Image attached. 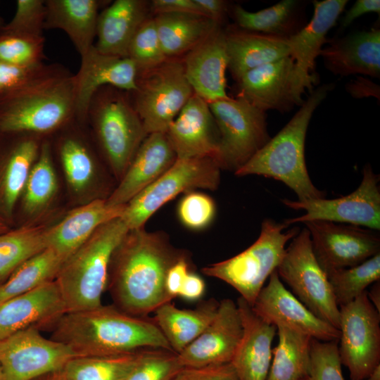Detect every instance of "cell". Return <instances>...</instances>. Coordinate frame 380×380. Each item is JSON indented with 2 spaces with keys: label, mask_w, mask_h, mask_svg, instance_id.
<instances>
[{
  "label": "cell",
  "mask_w": 380,
  "mask_h": 380,
  "mask_svg": "<svg viewBox=\"0 0 380 380\" xmlns=\"http://www.w3.org/2000/svg\"><path fill=\"white\" fill-rule=\"evenodd\" d=\"M236 82V97L244 99L264 112H288L304 102L296 91L294 61L291 56L251 70Z\"/></svg>",
  "instance_id": "18"
},
{
  "label": "cell",
  "mask_w": 380,
  "mask_h": 380,
  "mask_svg": "<svg viewBox=\"0 0 380 380\" xmlns=\"http://www.w3.org/2000/svg\"><path fill=\"white\" fill-rule=\"evenodd\" d=\"M182 62L195 94L208 103L229 97L226 91L228 56L221 25L185 54Z\"/></svg>",
  "instance_id": "23"
},
{
  "label": "cell",
  "mask_w": 380,
  "mask_h": 380,
  "mask_svg": "<svg viewBox=\"0 0 380 380\" xmlns=\"http://www.w3.org/2000/svg\"><path fill=\"white\" fill-rule=\"evenodd\" d=\"M215 203L207 194L191 191L186 193L178 204L177 214L180 222L187 228L201 230L213 220Z\"/></svg>",
  "instance_id": "46"
},
{
  "label": "cell",
  "mask_w": 380,
  "mask_h": 380,
  "mask_svg": "<svg viewBox=\"0 0 380 380\" xmlns=\"http://www.w3.org/2000/svg\"><path fill=\"white\" fill-rule=\"evenodd\" d=\"M60 66L42 63L23 67L0 62V96L55 71Z\"/></svg>",
  "instance_id": "48"
},
{
  "label": "cell",
  "mask_w": 380,
  "mask_h": 380,
  "mask_svg": "<svg viewBox=\"0 0 380 380\" xmlns=\"http://www.w3.org/2000/svg\"><path fill=\"white\" fill-rule=\"evenodd\" d=\"M126 205H110L97 198L71 210L56 224L46 228L49 248L66 260L101 225L121 217Z\"/></svg>",
  "instance_id": "27"
},
{
  "label": "cell",
  "mask_w": 380,
  "mask_h": 380,
  "mask_svg": "<svg viewBox=\"0 0 380 380\" xmlns=\"http://www.w3.org/2000/svg\"><path fill=\"white\" fill-rule=\"evenodd\" d=\"M332 88L329 84L312 90L289 122L235 175H262L282 182L296 194L298 201L325 198V192L315 186L308 175L305 141L313 113Z\"/></svg>",
  "instance_id": "4"
},
{
  "label": "cell",
  "mask_w": 380,
  "mask_h": 380,
  "mask_svg": "<svg viewBox=\"0 0 380 380\" xmlns=\"http://www.w3.org/2000/svg\"><path fill=\"white\" fill-rule=\"evenodd\" d=\"M45 19V1L18 0L13 18L0 30L43 36Z\"/></svg>",
  "instance_id": "47"
},
{
  "label": "cell",
  "mask_w": 380,
  "mask_h": 380,
  "mask_svg": "<svg viewBox=\"0 0 380 380\" xmlns=\"http://www.w3.org/2000/svg\"><path fill=\"white\" fill-rule=\"evenodd\" d=\"M8 231V227L5 219L0 215V234H3Z\"/></svg>",
  "instance_id": "59"
},
{
  "label": "cell",
  "mask_w": 380,
  "mask_h": 380,
  "mask_svg": "<svg viewBox=\"0 0 380 380\" xmlns=\"http://www.w3.org/2000/svg\"><path fill=\"white\" fill-rule=\"evenodd\" d=\"M348 2V0L313 1L314 12L310 23L288 38L299 96L302 97L305 90L312 91L316 82L313 72L315 60L327 43V34L335 25Z\"/></svg>",
  "instance_id": "20"
},
{
  "label": "cell",
  "mask_w": 380,
  "mask_h": 380,
  "mask_svg": "<svg viewBox=\"0 0 380 380\" xmlns=\"http://www.w3.org/2000/svg\"><path fill=\"white\" fill-rule=\"evenodd\" d=\"M2 377H3V372H2L1 366L0 365V380H2Z\"/></svg>",
  "instance_id": "61"
},
{
  "label": "cell",
  "mask_w": 380,
  "mask_h": 380,
  "mask_svg": "<svg viewBox=\"0 0 380 380\" xmlns=\"http://www.w3.org/2000/svg\"><path fill=\"white\" fill-rule=\"evenodd\" d=\"M165 134L178 159L211 157L217 160L218 128L208 102L196 94L192 95Z\"/></svg>",
  "instance_id": "21"
},
{
  "label": "cell",
  "mask_w": 380,
  "mask_h": 380,
  "mask_svg": "<svg viewBox=\"0 0 380 380\" xmlns=\"http://www.w3.org/2000/svg\"><path fill=\"white\" fill-rule=\"evenodd\" d=\"M308 229L314 255L329 274L359 265L380 253V236L368 228L323 220L304 223Z\"/></svg>",
  "instance_id": "15"
},
{
  "label": "cell",
  "mask_w": 380,
  "mask_h": 380,
  "mask_svg": "<svg viewBox=\"0 0 380 380\" xmlns=\"http://www.w3.org/2000/svg\"><path fill=\"white\" fill-rule=\"evenodd\" d=\"M220 169L211 157L177 158L164 174L126 204L121 219L129 230L144 227L153 213L179 194L217 189Z\"/></svg>",
  "instance_id": "9"
},
{
  "label": "cell",
  "mask_w": 380,
  "mask_h": 380,
  "mask_svg": "<svg viewBox=\"0 0 380 380\" xmlns=\"http://www.w3.org/2000/svg\"><path fill=\"white\" fill-rule=\"evenodd\" d=\"M338 352V341L312 338L309 380H344Z\"/></svg>",
  "instance_id": "45"
},
{
  "label": "cell",
  "mask_w": 380,
  "mask_h": 380,
  "mask_svg": "<svg viewBox=\"0 0 380 380\" xmlns=\"http://www.w3.org/2000/svg\"><path fill=\"white\" fill-rule=\"evenodd\" d=\"M76 356L68 346L29 327L0 341L2 380H35L61 371Z\"/></svg>",
  "instance_id": "14"
},
{
  "label": "cell",
  "mask_w": 380,
  "mask_h": 380,
  "mask_svg": "<svg viewBox=\"0 0 380 380\" xmlns=\"http://www.w3.org/2000/svg\"><path fill=\"white\" fill-rule=\"evenodd\" d=\"M228 69L238 81L262 65L291 56L287 38L230 27L224 30Z\"/></svg>",
  "instance_id": "30"
},
{
  "label": "cell",
  "mask_w": 380,
  "mask_h": 380,
  "mask_svg": "<svg viewBox=\"0 0 380 380\" xmlns=\"http://www.w3.org/2000/svg\"><path fill=\"white\" fill-rule=\"evenodd\" d=\"M144 350L113 355L74 357L61 371L62 380H125Z\"/></svg>",
  "instance_id": "36"
},
{
  "label": "cell",
  "mask_w": 380,
  "mask_h": 380,
  "mask_svg": "<svg viewBox=\"0 0 380 380\" xmlns=\"http://www.w3.org/2000/svg\"><path fill=\"white\" fill-rule=\"evenodd\" d=\"M205 17L219 25L224 20L229 11L228 3L223 0H195Z\"/></svg>",
  "instance_id": "55"
},
{
  "label": "cell",
  "mask_w": 380,
  "mask_h": 380,
  "mask_svg": "<svg viewBox=\"0 0 380 380\" xmlns=\"http://www.w3.org/2000/svg\"><path fill=\"white\" fill-rule=\"evenodd\" d=\"M80 57V68L74 75L75 118L85 123L87 108L94 93L106 86L134 92L137 89L138 70L128 57L103 53L94 45Z\"/></svg>",
  "instance_id": "19"
},
{
  "label": "cell",
  "mask_w": 380,
  "mask_h": 380,
  "mask_svg": "<svg viewBox=\"0 0 380 380\" xmlns=\"http://www.w3.org/2000/svg\"><path fill=\"white\" fill-rule=\"evenodd\" d=\"M380 13V1L379 0H357L346 11L345 15L341 21V25L343 28H346L357 18L368 13Z\"/></svg>",
  "instance_id": "52"
},
{
  "label": "cell",
  "mask_w": 380,
  "mask_h": 380,
  "mask_svg": "<svg viewBox=\"0 0 380 380\" xmlns=\"http://www.w3.org/2000/svg\"><path fill=\"white\" fill-rule=\"evenodd\" d=\"M319 56L325 68L334 75L360 74L379 78L380 30L374 27L331 39Z\"/></svg>",
  "instance_id": "26"
},
{
  "label": "cell",
  "mask_w": 380,
  "mask_h": 380,
  "mask_svg": "<svg viewBox=\"0 0 380 380\" xmlns=\"http://www.w3.org/2000/svg\"><path fill=\"white\" fill-rule=\"evenodd\" d=\"M271 219H265L257 240L248 248L225 260L209 265L201 271L233 287L252 306L265 283L281 262L287 242L300 232Z\"/></svg>",
  "instance_id": "7"
},
{
  "label": "cell",
  "mask_w": 380,
  "mask_h": 380,
  "mask_svg": "<svg viewBox=\"0 0 380 380\" xmlns=\"http://www.w3.org/2000/svg\"><path fill=\"white\" fill-rule=\"evenodd\" d=\"M243 333L239 311L234 300L219 302L217 313L205 329L177 353L182 367H203L230 363Z\"/></svg>",
  "instance_id": "17"
},
{
  "label": "cell",
  "mask_w": 380,
  "mask_h": 380,
  "mask_svg": "<svg viewBox=\"0 0 380 380\" xmlns=\"http://www.w3.org/2000/svg\"><path fill=\"white\" fill-rule=\"evenodd\" d=\"M67 125L61 129L63 133L57 141L56 149L69 185L75 191L79 192L92 182L96 160L83 137L76 132L68 129Z\"/></svg>",
  "instance_id": "38"
},
{
  "label": "cell",
  "mask_w": 380,
  "mask_h": 380,
  "mask_svg": "<svg viewBox=\"0 0 380 380\" xmlns=\"http://www.w3.org/2000/svg\"><path fill=\"white\" fill-rule=\"evenodd\" d=\"M346 87L348 92L354 98L374 96L379 99V87L362 76L351 80Z\"/></svg>",
  "instance_id": "54"
},
{
  "label": "cell",
  "mask_w": 380,
  "mask_h": 380,
  "mask_svg": "<svg viewBox=\"0 0 380 380\" xmlns=\"http://www.w3.org/2000/svg\"><path fill=\"white\" fill-rule=\"evenodd\" d=\"M76 117L74 75L55 71L0 96V134H54Z\"/></svg>",
  "instance_id": "3"
},
{
  "label": "cell",
  "mask_w": 380,
  "mask_h": 380,
  "mask_svg": "<svg viewBox=\"0 0 380 380\" xmlns=\"http://www.w3.org/2000/svg\"><path fill=\"white\" fill-rule=\"evenodd\" d=\"M65 312L55 280L0 302V341L29 327H51Z\"/></svg>",
  "instance_id": "22"
},
{
  "label": "cell",
  "mask_w": 380,
  "mask_h": 380,
  "mask_svg": "<svg viewBox=\"0 0 380 380\" xmlns=\"http://www.w3.org/2000/svg\"><path fill=\"white\" fill-rule=\"evenodd\" d=\"M190 272V264L187 255L179 258L169 268L165 277V286L166 291L172 300L179 296L184 281Z\"/></svg>",
  "instance_id": "50"
},
{
  "label": "cell",
  "mask_w": 380,
  "mask_h": 380,
  "mask_svg": "<svg viewBox=\"0 0 380 380\" xmlns=\"http://www.w3.org/2000/svg\"><path fill=\"white\" fill-rule=\"evenodd\" d=\"M153 18L167 59L186 54L220 25L205 16L193 13H165L156 14Z\"/></svg>",
  "instance_id": "33"
},
{
  "label": "cell",
  "mask_w": 380,
  "mask_h": 380,
  "mask_svg": "<svg viewBox=\"0 0 380 380\" xmlns=\"http://www.w3.org/2000/svg\"><path fill=\"white\" fill-rule=\"evenodd\" d=\"M5 24L4 23V20L2 19V18L1 17L0 15V30L2 28V27Z\"/></svg>",
  "instance_id": "60"
},
{
  "label": "cell",
  "mask_w": 380,
  "mask_h": 380,
  "mask_svg": "<svg viewBox=\"0 0 380 380\" xmlns=\"http://www.w3.org/2000/svg\"><path fill=\"white\" fill-rule=\"evenodd\" d=\"M338 352L351 380H363L380 365V313L367 291L339 307Z\"/></svg>",
  "instance_id": "12"
},
{
  "label": "cell",
  "mask_w": 380,
  "mask_h": 380,
  "mask_svg": "<svg viewBox=\"0 0 380 380\" xmlns=\"http://www.w3.org/2000/svg\"><path fill=\"white\" fill-rule=\"evenodd\" d=\"M362 174L359 186L344 196L334 199L281 200L289 208L305 211L303 215L286 219L284 222L289 226L298 222L323 220L379 231V175L373 172L369 165L364 167Z\"/></svg>",
  "instance_id": "13"
},
{
  "label": "cell",
  "mask_w": 380,
  "mask_h": 380,
  "mask_svg": "<svg viewBox=\"0 0 380 380\" xmlns=\"http://www.w3.org/2000/svg\"><path fill=\"white\" fill-rule=\"evenodd\" d=\"M205 291L204 280L191 271L186 276L178 296L187 301H196L203 297Z\"/></svg>",
  "instance_id": "53"
},
{
  "label": "cell",
  "mask_w": 380,
  "mask_h": 380,
  "mask_svg": "<svg viewBox=\"0 0 380 380\" xmlns=\"http://www.w3.org/2000/svg\"><path fill=\"white\" fill-rule=\"evenodd\" d=\"M278 344L266 380H303L308 377L312 338L284 326H277Z\"/></svg>",
  "instance_id": "35"
},
{
  "label": "cell",
  "mask_w": 380,
  "mask_h": 380,
  "mask_svg": "<svg viewBox=\"0 0 380 380\" xmlns=\"http://www.w3.org/2000/svg\"><path fill=\"white\" fill-rule=\"evenodd\" d=\"M46 231L43 227H23L0 234V281L48 248Z\"/></svg>",
  "instance_id": "39"
},
{
  "label": "cell",
  "mask_w": 380,
  "mask_h": 380,
  "mask_svg": "<svg viewBox=\"0 0 380 380\" xmlns=\"http://www.w3.org/2000/svg\"><path fill=\"white\" fill-rule=\"evenodd\" d=\"M172 380H238L230 363L203 367H182Z\"/></svg>",
  "instance_id": "49"
},
{
  "label": "cell",
  "mask_w": 380,
  "mask_h": 380,
  "mask_svg": "<svg viewBox=\"0 0 380 380\" xmlns=\"http://www.w3.org/2000/svg\"><path fill=\"white\" fill-rule=\"evenodd\" d=\"M194 94L182 60L175 58L138 72L137 89L129 93L148 134L165 133Z\"/></svg>",
  "instance_id": "8"
},
{
  "label": "cell",
  "mask_w": 380,
  "mask_h": 380,
  "mask_svg": "<svg viewBox=\"0 0 380 380\" xmlns=\"http://www.w3.org/2000/svg\"><path fill=\"white\" fill-rule=\"evenodd\" d=\"M51 328V338L68 346L77 356L113 355L146 348L172 350L153 319L127 314L113 305L66 312Z\"/></svg>",
  "instance_id": "2"
},
{
  "label": "cell",
  "mask_w": 380,
  "mask_h": 380,
  "mask_svg": "<svg viewBox=\"0 0 380 380\" xmlns=\"http://www.w3.org/2000/svg\"><path fill=\"white\" fill-rule=\"evenodd\" d=\"M44 37L0 30V62L29 67L44 59Z\"/></svg>",
  "instance_id": "42"
},
{
  "label": "cell",
  "mask_w": 380,
  "mask_h": 380,
  "mask_svg": "<svg viewBox=\"0 0 380 380\" xmlns=\"http://www.w3.org/2000/svg\"><path fill=\"white\" fill-rule=\"evenodd\" d=\"M65 260L49 247L27 260L0 285V302L55 280Z\"/></svg>",
  "instance_id": "37"
},
{
  "label": "cell",
  "mask_w": 380,
  "mask_h": 380,
  "mask_svg": "<svg viewBox=\"0 0 380 380\" xmlns=\"http://www.w3.org/2000/svg\"><path fill=\"white\" fill-rule=\"evenodd\" d=\"M303 380H309V379H308V378L304 379H303Z\"/></svg>",
  "instance_id": "62"
},
{
  "label": "cell",
  "mask_w": 380,
  "mask_h": 380,
  "mask_svg": "<svg viewBox=\"0 0 380 380\" xmlns=\"http://www.w3.org/2000/svg\"><path fill=\"white\" fill-rule=\"evenodd\" d=\"M127 57L135 63L138 72L155 68L167 60L153 18L148 16L135 32L129 46Z\"/></svg>",
  "instance_id": "43"
},
{
  "label": "cell",
  "mask_w": 380,
  "mask_h": 380,
  "mask_svg": "<svg viewBox=\"0 0 380 380\" xmlns=\"http://www.w3.org/2000/svg\"><path fill=\"white\" fill-rule=\"evenodd\" d=\"M165 133L148 134L136 152L120 183L106 198L110 205H126L154 182L176 161Z\"/></svg>",
  "instance_id": "24"
},
{
  "label": "cell",
  "mask_w": 380,
  "mask_h": 380,
  "mask_svg": "<svg viewBox=\"0 0 380 380\" xmlns=\"http://www.w3.org/2000/svg\"><path fill=\"white\" fill-rule=\"evenodd\" d=\"M87 122L110 169L120 179L148 136L129 93L110 86L99 89L89 102Z\"/></svg>",
  "instance_id": "6"
},
{
  "label": "cell",
  "mask_w": 380,
  "mask_h": 380,
  "mask_svg": "<svg viewBox=\"0 0 380 380\" xmlns=\"http://www.w3.org/2000/svg\"><path fill=\"white\" fill-rule=\"evenodd\" d=\"M367 297L372 305L380 313V281L372 284L370 291H367Z\"/></svg>",
  "instance_id": "56"
},
{
  "label": "cell",
  "mask_w": 380,
  "mask_h": 380,
  "mask_svg": "<svg viewBox=\"0 0 380 380\" xmlns=\"http://www.w3.org/2000/svg\"><path fill=\"white\" fill-rule=\"evenodd\" d=\"M11 134L13 140L0 148V215L6 218L13 215L45 139L30 134Z\"/></svg>",
  "instance_id": "28"
},
{
  "label": "cell",
  "mask_w": 380,
  "mask_h": 380,
  "mask_svg": "<svg viewBox=\"0 0 380 380\" xmlns=\"http://www.w3.org/2000/svg\"><path fill=\"white\" fill-rule=\"evenodd\" d=\"M236 305L243 333L231 364L238 380H266L272 359V344L277 327L259 316L242 298Z\"/></svg>",
  "instance_id": "25"
},
{
  "label": "cell",
  "mask_w": 380,
  "mask_h": 380,
  "mask_svg": "<svg viewBox=\"0 0 380 380\" xmlns=\"http://www.w3.org/2000/svg\"><path fill=\"white\" fill-rule=\"evenodd\" d=\"M277 272L308 310L338 329L339 307L328 277L314 255L306 227L292 239Z\"/></svg>",
  "instance_id": "11"
},
{
  "label": "cell",
  "mask_w": 380,
  "mask_h": 380,
  "mask_svg": "<svg viewBox=\"0 0 380 380\" xmlns=\"http://www.w3.org/2000/svg\"><path fill=\"white\" fill-rule=\"evenodd\" d=\"M208 103L220 133L217 162L235 172L271 139L266 113L241 97Z\"/></svg>",
  "instance_id": "10"
},
{
  "label": "cell",
  "mask_w": 380,
  "mask_h": 380,
  "mask_svg": "<svg viewBox=\"0 0 380 380\" xmlns=\"http://www.w3.org/2000/svg\"><path fill=\"white\" fill-rule=\"evenodd\" d=\"M57 188L52 151L49 141L44 139L23 193L25 212L34 215L43 210L53 199Z\"/></svg>",
  "instance_id": "40"
},
{
  "label": "cell",
  "mask_w": 380,
  "mask_h": 380,
  "mask_svg": "<svg viewBox=\"0 0 380 380\" xmlns=\"http://www.w3.org/2000/svg\"><path fill=\"white\" fill-rule=\"evenodd\" d=\"M45 5L44 30H63L80 56L94 45L100 1L46 0Z\"/></svg>",
  "instance_id": "31"
},
{
  "label": "cell",
  "mask_w": 380,
  "mask_h": 380,
  "mask_svg": "<svg viewBox=\"0 0 380 380\" xmlns=\"http://www.w3.org/2000/svg\"><path fill=\"white\" fill-rule=\"evenodd\" d=\"M231 12L239 28L268 35L288 39L303 27L300 3L296 0H282L256 12L235 5Z\"/></svg>",
  "instance_id": "34"
},
{
  "label": "cell",
  "mask_w": 380,
  "mask_h": 380,
  "mask_svg": "<svg viewBox=\"0 0 380 380\" xmlns=\"http://www.w3.org/2000/svg\"><path fill=\"white\" fill-rule=\"evenodd\" d=\"M182 368L174 351L146 348L125 380H172Z\"/></svg>",
  "instance_id": "44"
},
{
  "label": "cell",
  "mask_w": 380,
  "mask_h": 380,
  "mask_svg": "<svg viewBox=\"0 0 380 380\" xmlns=\"http://www.w3.org/2000/svg\"><path fill=\"white\" fill-rule=\"evenodd\" d=\"M35 380H62L61 371L53 372Z\"/></svg>",
  "instance_id": "57"
},
{
  "label": "cell",
  "mask_w": 380,
  "mask_h": 380,
  "mask_svg": "<svg viewBox=\"0 0 380 380\" xmlns=\"http://www.w3.org/2000/svg\"><path fill=\"white\" fill-rule=\"evenodd\" d=\"M363 380H380V365H377Z\"/></svg>",
  "instance_id": "58"
},
{
  "label": "cell",
  "mask_w": 380,
  "mask_h": 380,
  "mask_svg": "<svg viewBox=\"0 0 380 380\" xmlns=\"http://www.w3.org/2000/svg\"><path fill=\"white\" fill-rule=\"evenodd\" d=\"M264 321L281 325L322 341H338L340 331L308 310L283 284L277 270L251 306Z\"/></svg>",
  "instance_id": "16"
},
{
  "label": "cell",
  "mask_w": 380,
  "mask_h": 380,
  "mask_svg": "<svg viewBox=\"0 0 380 380\" xmlns=\"http://www.w3.org/2000/svg\"><path fill=\"white\" fill-rule=\"evenodd\" d=\"M187 255L175 248L167 235L144 227L129 230L114 251L106 291L119 310L146 317L172 301L165 286L169 268Z\"/></svg>",
  "instance_id": "1"
},
{
  "label": "cell",
  "mask_w": 380,
  "mask_h": 380,
  "mask_svg": "<svg viewBox=\"0 0 380 380\" xmlns=\"http://www.w3.org/2000/svg\"><path fill=\"white\" fill-rule=\"evenodd\" d=\"M151 9L156 14L165 13H186L205 16L195 0H153Z\"/></svg>",
  "instance_id": "51"
},
{
  "label": "cell",
  "mask_w": 380,
  "mask_h": 380,
  "mask_svg": "<svg viewBox=\"0 0 380 380\" xmlns=\"http://www.w3.org/2000/svg\"><path fill=\"white\" fill-rule=\"evenodd\" d=\"M219 302L210 298L194 309H180L172 301L158 307L153 319L175 353L193 342L214 319Z\"/></svg>",
  "instance_id": "32"
},
{
  "label": "cell",
  "mask_w": 380,
  "mask_h": 380,
  "mask_svg": "<svg viewBox=\"0 0 380 380\" xmlns=\"http://www.w3.org/2000/svg\"><path fill=\"white\" fill-rule=\"evenodd\" d=\"M144 0H115L99 14L94 46L100 52L127 58L135 32L148 17Z\"/></svg>",
  "instance_id": "29"
},
{
  "label": "cell",
  "mask_w": 380,
  "mask_h": 380,
  "mask_svg": "<svg viewBox=\"0 0 380 380\" xmlns=\"http://www.w3.org/2000/svg\"><path fill=\"white\" fill-rule=\"evenodd\" d=\"M129 231L121 217L109 221L65 260L55 281L66 312L102 304L113 254Z\"/></svg>",
  "instance_id": "5"
},
{
  "label": "cell",
  "mask_w": 380,
  "mask_h": 380,
  "mask_svg": "<svg viewBox=\"0 0 380 380\" xmlns=\"http://www.w3.org/2000/svg\"><path fill=\"white\" fill-rule=\"evenodd\" d=\"M338 307L360 296L366 289L380 279V253L363 262L334 270L327 274Z\"/></svg>",
  "instance_id": "41"
}]
</instances>
